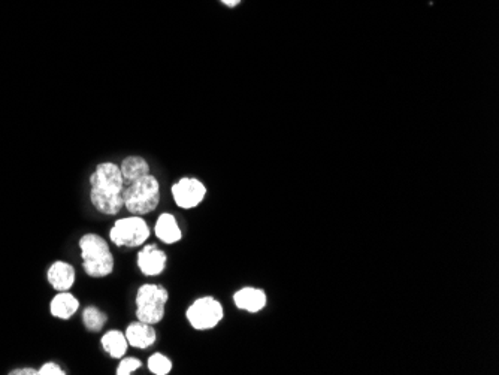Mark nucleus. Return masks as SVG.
I'll return each mask as SVG.
<instances>
[{
  "instance_id": "f257e3e1",
  "label": "nucleus",
  "mask_w": 499,
  "mask_h": 375,
  "mask_svg": "<svg viewBox=\"0 0 499 375\" xmlns=\"http://www.w3.org/2000/svg\"><path fill=\"white\" fill-rule=\"evenodd\" d=\"M90 200L93 207L106 216H115L125 207V181L120 166L105 162L96 166L90 177Z\"/></svg>"
},
{
  "instance_id": "f03ea898",
  "label": "nucleus",
  "mask_w": 499,
  "mask_h": 375,
  "mask_svg": "<svg viewBox=\"0 0 499 375\" xmlns=\"http://www.w3.org/2000/svg\"><path fill=\"white\" fill-rule=\"evenodd\" d=\"M83 267L88 277L103 278L114 271V256L106 241L96 233H87L79 239Z\"/></svg>"
},
{
  "instance_id": "7ed1b4c3",
  "label": "nucleus",
  "mask_w": 499,
  "mask_h": 375,
  "mask_svg": "<svg viewBox=\"0 0 499 375\" xmlns=\"http://www.w3.org/2000/svg\"><path fill=\"white\" fill-rule=\"evenodd\" d=\"M125 208L133 216H145L153 212L160 202V185L156 177L144 175L127 184L123 190Z\"/></svg>"
},
{
  "instance_id": "20e7f679",
  "label": "nucleus",
  "mask_w": 499,
  "mask_h": 375,
  "mask_svg": "<svg viewBox=\"0 0 499 375\" xmlns=\"http://www.w3.org/2000/svg\"><path fill=\"white\" fill-rule=\"evenodd\" d=\"M169 299L168 290L160 284H144L137 293V317L148 325H157L165 317Z\"/></svg>"
},
{
  "instance_id": "39448f33",
  "label": "nucleus",
  "mask_w": 499,
  "mask_h": 375,
  "mask_svg": "<svg viewBox=\"0 0 499 375\" xmlns=\"http://www.w3.org/2000/svg\"><path fill=\"white\" fill-rule=\"evenodd\" d=\"M150 236V229L142 217H126L114 223L110 239L117 247H139Z\"/></svg>"
},
{
  "instance_id": "423d86ee",
  "label": "nucleus",
  "mask_w": 499,
  "mask_h": 375,
  "mask_svg": "<svg viewBox=\"0 0 499 375\" xmlns=\"http://www.w3.org/2000/svg\"><path fill=\"white\" fill-rule=\"evenodd\" d=\"M185 316L192 328L197 330H208L220 323L224 311L217 299L212 296H204L188 306Z\"/></svg>"
},
{
  "instance_id": "0eeeda50",
  "label": "nucleus",
  "mask_w": 499,
  "mask_h": 375,
  "mask_svg": "<svg viewBox=\"0 0 499 375\" xmlns=\"http://www.w3.org/2000/svg\"><path fill=\"white\" fill-rule=\"evenodd\" d=\"M207 187L196 178H181L172 185L175 204L184 209L196 208L205 199Z\"/></svg>"
},
{
  "instance_id": "6e6552de",
  "label": "nucleus",
  "mask_w": 499,
  "mask_h": 375,
  "mask_svg": "<svg viewBox=\"0 0 499 375\" xmlns=\"http://www.w3.org/2000/svg\"><path fill=\"white\" fill-rule=\"evenodd\" d=\"M166 254L156 246H145L138 253V267L139 271L147 277H156L165 271L166 267Z\"/></svg>"
},
{
  "instance_id": "1a4fd4ad",
  "label": "nucleus",
  "mask_w": 499,
  "mask_h": 375,
  "mask_svg": "<svg viewBox=\"0 0 499 375\" xmlns=\"http://www.w3.org/2000/svg\"><path fill=\"white\" fill-rule=\"evenodd\" d=\"M234 302L239 310L259 313L266 306V293L260 289L244 287L234 294Z\"/></svg>"
},
{
  "instance_id": "9d476101",
  "label": "nucleus",
  "mask_w": 499,
  "mask_h": 375,
  "mask_svg": "<svg viewBox=\"0 0 499 375\" xmlns=\"http://www.w3.org/2000/svg\"><path fill=\"white\" fill-rule=\"evenodd\" d=\"M126 340L129 345L134 348H148L156 342V330L151 325L144 323V321H134L130 323L126 329Z\"/></svg>"
},
{
  "instance_id": "9b49d317",
  "label": "nucleus",
  "mask_w": 499,
  "mask_h": 375,
  "mask_svg": "<svg viewBox=\"0 0 499 375\" xmlns=\"http://www.w3.org/2000/svg\"><path fill=\"white\" fill-rule=\"evenodd\" d=\"M48 281L57 292H67L75 283V267L66 262H54L48 270Z\"/></svg>"
},
{
  "instance_id": "f8f14e48",
  "label": "nucleus",
  "mask_w": 499,
  "mask_h": 375,
  "mask_svg": "<svg viewBox=\"0 0 499 375\" xmlns=\"http://www.w3.org/2000/svg\"><path fill=\"white\" fill-rule=\"evenodd\" d=\"M154 233L160 241H164L165 244L178 243L183 236L177 220H175L172 214H168V212L160 214L154 226Z\"/></svg>"
},
{
  "instance_id": "ddd939ff",
  "label": "nucleus",
  "mask_w": 499,
  "mask_h": 375,
  "mask_svg": "<svg viewBox=\"0 0 499 375\" xmlns=\"http://www.w3.org/2000/svg\"><path fill=\"white\" fill-rule=\"evenodd\" d=\"M121 175H123L125 184H130L138 178L150 173V165L141 156H129L120 165Z\"/></svg>"
},
{
  "instance_id": "4468645a",
  "label": "nucleus",
  "mask_w": 499,
  "mask_h": 375,
  "mask_svg": "<svg viewBox=\"0 0 499 375\" xmlns=\"http://www.w3.org/2000/svg\"><path fill=\"white\" fill-rule=\"evenodd\" d=\"M79 308V301L69 292H59L57 296H54L50 305L51 314L57 318L67 320L71 318Z\"/></svg>"
},
{
  "instance_id": "2eb2a0df",
  "label": "nucleus",
  "mask_w": 499,
  "mask_h": 375,
  "mask_svg": "<svg viewBox=\"0 0 499 375\" xmlns=\"http://www.w3.org/2000/svg\"><path fill=\"white\" fill-rule=\"evenodd\" d=\"M101 344L103 347V350L114 359L123 357L127 352V347H129L126 335L121 333L120 330L106 332L101 340Z\"/></svg>"
},
{
  "instance_id": "dca6fc26",
  "label": "nucleus",
  "mask_w": 499,
  "mask_h": 375,
  "mask_svg": "<svg viewBox=\"0 0 499 375\" xmlns=\"http://www.w3.org/2000/svg\"><path fill=\"white\" fill-rule=\"evenodd\" d=\"M106 314L102 313L99 308L96 306H87L84 308V313H83V321H84V326L87 330L90 332H99L105 323H106Z\"/></svg>"
},
{
  "instance_id": "f3484780",
  "label": "nucleus",
  "mask_w": 499,
  "mask_h": 375,
  "mask_svg": "<svg viewBox=\"0 0 499 375\" xmlns=\"http://www.w3.org/2000/svg\"><path fill=\"white\" fill-rule=\"evenodd\" d=\"M148 369L156 375H168L172 369V362L161 353H154L148 359Z\"/></svg>"
},
{
  "instance_id": "a211bd4d",
  "label": "nucleus",
  "mask_w": 499,
  "mask_h": 375,
  "mask_svg": "<svg viewBox=\"0 0 499 375\" xmlns=\"http://www.w3.org/2000/svg\"><path fill=\"white\" fill-rule=\"evenodd\" d=\"M142 367V362L137 357H125L117 367V375H130Z\"/></svg>"
},
{
  "instance_id": "6ab92c4d",
  "label": "nucleus",
  "mask_w": 499,
  "mask_h": 375,
  "mask_svg": "<svg viewBox=\"0 0 499 375\" xmlns=\"http://www.w3.org/2000/svg\"><path fill=\"white\" fill-rule=\"evenodd\" d=\"M39 375H63V369L56 365V364H52V362H48V364H45L42 368H40L38 371Z\"/></svg>"
},
{
  "instance_id": "aec40b11",
  "label": "nucleus",
  "mask_w": 499,
  "mask_h": 375,
  "mask_svg": "<svg viewBox=\"0 0 499 375\" xmlns=\"http://www.w3.org/2000/svg\"><path fill=\"white\" fill-rule=\"evenodd\" d=\"M11 374H13V375H36L38 371L36 369H30V368H25V369H16V371H12Z\"/></svg>"
},
{
  "instance_id": "412c9836",
  "label": "nucleus",
  "mask_w": 499,
  "mask_h": 375,
  "mask_svg": "<svg viewBox=\"0 0 499 375\" xmlns=\"http://www.w3.org/2000/svg\"><path fill=\"white\" fill-rule=\"evenodd\" d=\"M220 2H222L224 6H227V8H235V6L239 5L241 0H220Z\"/></svg>"
}]
</instances>
